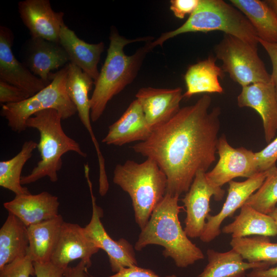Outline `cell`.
<instances>
[{"mask_svg": "<svg viewBox=\"0 0 277 277\" xmlns=\"http://www.w3.org/2000/svg\"><path fill=\"white\" fill-rule=\"evenodd\" d=\"M258 172H265L275 166L277 161V136L261 151L255 152Z\"/></svg>", "mask_w": 277, "mask_h": 277, "instance_id": "cell-33", "label": "cell"}, {"mask_svg": "<svg viewBox=\"0 0 277 277\" xmlns=\"http://www.w3.org/2000/svg\"><path fill=\"white\" fill-rule=\"evenodd\" d=\"M248 19L259 39L277 43V15L266 3L260 0H231Z\"/></svg>", "mask_w": 277, "mask_h": 277, "instance_id": "cell-26", "label": "cell"}, {"mask_svg": "<svg viewBox=\"0 0 277 277\" xmlns=\"http://www.w3.org/2000/svg\"><path fill=\"white\" fill-rule=\"evenodd\" d=\"M152 130L148 125L142 106L137 100L131 102L126 110L115 122L109 127L102 140L107 145L121 146L133 142H144Z\"/></svg>", "mask_w": 277, "mask_h": 277, "instance_id": "cell-20", "label": "cell"}, {"mask_svg": "<svg viewBox=\"0 0 277 277\" xmlns=\"http://www.w3.org/2000/svg\"><path fill=\"white\" fill-rule=\"evenodd\" d=\"M220 31L258 46L255 31L247 17L233 5L222 0H200L187 20L174 30L162 34L150 43L153 48L167 40L188 32Z\"/></svg>", "mask_w": 277, "mask_h": 277, "instance_id": "cell-6", "label": "cell"}, {"mask_svg": "<svg viewBox=\"0 0 277 277\" xmlns=\"http://www.w3.org/2000/svg\"><path fill=\"white\" fill-rule=\"evenodd\" d=\"M35 275L33 262L27 254L0 269V277H30Z\"/></svg>", "mask_w": 277, "mask_h": 277, "instance_id": "cell-32", "label": "cell"}, {"mask_svg": "<svg viewBox=\"0 0 277 277\" xmlns=\"http://www.w3.org/2000/svg\"><path fill=\"white\" fill-rule=\"evenodd\" d=\"M230 245L244 260L250 263L277 264V243L263 236L232 238Z\"/></svg>", "mask_w": 277, "mask_h": 277, "instance_id": "cell-30", "label": "cell"}, {"mask_svg": "<svg viewBox=\"0 0 277 277\" xmlns=\"http://www.w3.org/2000/svg\"><path fill=\"white\" fill-rule=\"evenodd\" d=\"M225 190L211 185L206 177V172L199 171L182 202L186 209L184 230L189 238L202 235L211 211L210 201L213 196L216 201L222 200Z\"/></svg>", "mask_w": 277, "mask_h": 277, "instance_id": "cell-10", "label": "cell"}, {"mask_svg": "<svg viewBox=\"0 0 277 277\" xmlns=\"http://www.w3.org/2000/svg\"><path fill=\"white\" fill-rule=\"evenodd\" d=\"M29 97L22 89L0 81V103L2 105L19 103Z\"/></svg>", "mask_w": 277, "mask_h": 277, "instance_id": "cell-34", "label": "cell"}, {"mask_svg": "<svg viewBox=\"0 0 277 277\" xmlns=\"http://www.w3.org/2000/svg\"><path fill=\"white\" fill-rule=\"evenodd\" d=\"M63 216H57L27 227L29 248L27 254L33 262L46 263L50 259L58 240Z\"/></svg>", "mask_w": 277, "mask_h": 277, "instance_id": "cell-23", "label": "cell"}, {"mask_svg": "<svg viewBox=\"0 0 277 277\" xmlns=\"http://www.w3.org/2000/svg\"><path fill=\"white\" fill-rule=\"evenodd\" d=\"M29 242L27 227L9 213L0 229V269L27 254Z\"/></svg>", "mask_w": 277, "mask_h": 277, "instance_id": "cell-27", "label": "cell"}, {"mask_svg": "<svg viewBox=\"0 0 277 277\" xmlns=\"http://www.w3.org/2000/svg\"><path fill=\"white\" fill-rule=\"evenodd\" d=\"M9 213L16 216L27 227L57 216L60 202L58 197L47 191L37 194L15 195L3 204Z\"/></svg>", "mask_w": 277, "mask_h": 277, "instance_id": "cell-19", "label": "cell"}, {"mask_svg": "<svg viewBox=\"0 0 277 277\" xmlns=\"http://www.w3.org/2000/svg\"><path fill=\"white\" fill-rule=\"evenodd\" d=\"M13 39L12 31L1 26L0 81L22 89L30 97L48 85L16 59L12 51Z\"/></svg>", "mask_w": 277, "mask_h": 277, "instance_id": "cell-13", "label": "cell"}, {"mask_svg": "<svg viewBox=\"0 0 277 277\" xmlns=\"http://www.w3.org/2000/svg\"><path fill=\"white\" fill-rule=\"evenodd\" d=\"M69 57L58 43L31 38L27 42L24 65L30 71L49 85L51 71L65 67Z\"/></svg>", "mask_w": 277, "mask_h": 277, "instance_id": "cell-18", "label": "cell"}, {"mask_svg": "<svg viewBox=\"0 0 277 277\" xmlns=\"http://www.w3.org/2000/svg\"><path fill=\"white\" fill-rule=\"evenodd\" d=\"M234 221L224 226L222 232L231 234L232 238L257 235H277V226L269 214L261 213L251 206L244 204Z\"/></svg>", "mask_w": 277, "mask_h": 277, "instance_id": "cell-25", "label": "cell"}, {"mask_svg": "<svg viewBox=\"0 0 277 277\" xmlns=\"http://www.w3.org/2000/svg\"><path fill=\"white\" fill-rule=\"evenodd\" d=\"M258 41L264 48L270 59L272 66L271 81L274 86L277 97V43H268L259 38Z\"/></svg>", "mask_w": 277, "mask_h": 277, "instance_id": "cell-38", "label": "cell"}, {"mask_svg": "<svg viewBox=\"0 0 277 277\" xmlns=\"http://www.w3.org/2000/svg\"><path fill=\"white\" fill-rule=\"evenodd\" d=\"M93 277V276H91ZM107 277H162L155 273L153 270L138 267L137 265L132 266L121 269L114 274ZM165 277H177L175 275H168Z\"/></svg>", "mask_w": 277, "mask_h": 277, "instance_id": "cell-36", "label": "cell"}, {"mask_svg": "<svg viewBox=\"0 0 277 277\" xmlns=\"http://www.w3.org/2000/svg\"><path fill=\"white\" fill-rule=\"evenodd\" d=\"M277 204V167L267 171V176L261 187L247 200L244 204L257 211L269 214Z\"/></svg>", "mask_w": 277, "mask_h": 277, "instance_id": "cell-31", "label": "cell"}, {"mask_svg": "<svg viewBox=\"0 0 277 277\" xmlns=\"http://www.w3.org/2000/svg\"><path fill=\"white\" fill-rule=\"evenodd\" d=\"M135 96L142 106L148 125L153 131L169 121L180 110L183 94L181 87H146L140 89Z\"/></svg>", "mask_w": 277, "mask_h": 277, "instance_id": "cell-16", "label": "cell"}, {"mask_svg": "<svg viewBox=\"0 0 277 277\" xmlns=\"http://www.w3.org/2000/svg\"><path fill=\"white\" fill-rule=\"evenodd\" d=\"M258 46L233 36L224 34L215 46L216 58L222 61L224 72L242 87L271 81V75L258 53Z\"/></svg>", "mask_w": 277, "mask_h": 277, "instance_id": "cell-8", "label": "cell"}, {"mask_svg": "<svg viewBox=\"0 0 277 277\" xmlns=\"http://www.w3.org/2000/svg\"><path fill=\"white\" fill-rule=\"evenodd\" d=\"M113 182L129 195L135 222L143 229L166 194L165 174L152 159L141 163L128 160L116 166Z\"/></svg>", "mask_w": 277, "mask_h": 277, "instance_id": "cell-5", "label": "cell"}, {"mask_svg": "<svg viewBox=\"0 0 277 277\" xmlns=\"http://www.w3.org/2000/svg\"><path fill=\"white\" fill-rule=\"evenodd\" d=\"M88 267L82 261L74 267H68L64 270V277H89Z\"/></svg>", "mask_w": 277, "mask_h": 277, "instance_id": "cell-39", "label": "cell"}, {"mask_svg": "<svg viewBox=\"0 0 277 277\" xmlns=\"http://www.w3.org/2000/svg\"><path fill=\"white\" fill-rule=\"evenodd\" d=\"M267 171L259 173L243 182L232 180L228 182L227 196L220 211L214 215L209 214L207 217L203 232L200 238L203 242L209 243L220 234L222 222L227 217L232 216L261 187Z\"/></svg>", "mask_w": 277, "mask_h": 277, "instance_id": "cell-15", "label": "cell"}, {"mask_svg": "<svg viewBox=\"0 0 277 277\" xmlns=\"http://www.w3.org/2000/svg\"><path fill=\"white\" fill-rule=\"evenodd\" d=\"M200 0H171L170 9L176 17L183 19L195 10Z\"/></svg>", "mask_w": 277, "mask_h": 277, "instance_id": "cell-35", "label": "cell"}, {"mask_svg": "<svg viewBox=\"0 0 277 277\" xmlns=\"http://www.w3.org/2000/svg\"><path fill=\"white\" fill-rule=\"evenodd\" d=\"M18 11L31 38L58 43L64 25L62 12L54 11L49 0H25L18 3Z\"/></svg>", "mask_w": 277, "mask_h": 277, "instance_id": "cell-14", "label": "cell"}, {"mask_svg": "<svg viewBox=\"0 0 277 277\" xmlns=\"http://www.w3.org/2000/svg\"><path fill=\"white\" fill-rule=\"evenodd\" d=\"M274 267L265 269H254L248 273L247 277H277V264Z\"/></svg>", "mask_w": 277, "mask_h": 277, "instance_id": "cell-40", "label": "cell"}, {"mask_svg": "<svg viewBox=\"0 0 277 277\" xmlns=\"http://www.w3.org/2000/svg\"><path fill=\"white\" fill-rule=\"evenodd\" d=\"M62 120L61 115L53 109L37 112L27 120V128L36 129L39 133L37 148L41 159L29 174L22 176V185L33 183L46 176L56 182L57 172L62 166V156L68 152L87 157L80 144L65 133Z\"/></svg>", "mask_w": 277, "mask_h": 277, "instance_id": "cell-4", "label": "cell"}, {"mask_svg": "<svg viewBox=\"0 0 277 277\" xmlns=\"http://www.w3.org/2000/svg\"><path fill=\"white\" fill-rule=\"evenodd\" d=\"M179 197L166 193L141 229L134 249L141 251L149 245L164 248L163 255L172 258L176 266L185 268L204 258L201 249L193 243L183 229L179 219L182 207Z\"/></svg>", "mask_w": 277, "mask_h": 277, "instance_id": "cell-2", "label": "cell"}, {"mask_svg": "<svg viewBox=\"0 0 277 277\" xmlns=\"http://www.w3.org/2000/svg\"><path fill=\"white\" fill-rule=\"evenodd\" d=\"M36 277H64V270L51 262L46 263L33 262Z\"/></svg>", "mask_w": 277, "mask_h": 277, "instance_id": "cell-37", "label": "cell"}, {"mask_svg": "<svg viewBox=\"0 0 277 277\" xmlns=\"http://www.w3.org/2000/svg\"><path fill=\"white\" fill-rule=\"evenodd\" d=\"M66 88L67 94L77 109L80 120L88 131H91L90 98L88 97L94 80L80 68L69 62L67 64Z\"/></svg>", "mask_w": 277, "mask_h": 277, "instance_id": "cell-28", "label": "cell"}, {"mask_svg": "<svg viewBox=\"0 0 277 277\" xmlns=\"http://www.w3.org/2000/svg\"><path fill=\"white\" fill-rule=\"evenodd\" d=\"M37 143L32 140L24 143L20 151L12 158L0 162V186L15 195L31 193L21 184V173L26 163L31 157Z\"/></svg>", "mask_w": 277, "mask_h": 277, "instance_id": "cell-29", "label": "cell"}, {"mask_svg": "<svg viewBox=\"0 0 277 277\" xmlns=\"http://www.w3.org/2000/svg\"><path fill=\"white\" fill-rule=\"evenodd\" d=\"M237 103L239 107L251 108L260 115L265 139L269 143L277 132V97L271 81L243 87Z\"/></svg>", "mask_w": 277, "mask_h": 277, "instance_id": "cell-17", "label": "cell"}, {"mask_svg": "<svg viewBox=\"0 0 277 277\" xmlns=\"http://www.w3.org/2000/svg\"><path fill=\"white\" fill-rule=\"evenodd\" d=\"M148 39L147 37L129 39L120 35L115 28H112L107 56L94 81V88L90 98V116L93 122L101 117L112 97L133 81L145 56L152 49L150 43H147L134 54L127 55L124 53V47L133 42Z\"/></svg>", "mask_w": 277, "mask_h": 277, "instance_id": "cell-3", "label": "cell"}, {"mask_svg": "<svg viewBox=\"0 0 277 277\" xmlns=\"http://www.w3.org/2000/svg\"><path fill=\"white\" fill-rule=\"evenodd\" d=\"M211 103L210 96L204 95L131 147L154 161L165 174L166 193L179 197L186 193L196 173L207 172L215 162L221 109L216 107L209 112Z\"/></svg>", "mask_w": 277, "mask_h": 277, "instance_id": "cell-1", "label": "cell"}, {"mask_svg": "<svg viewBox=\"0 0 277 277\" xmlns=\"http://www.w3.org/2000/svg\"><path fill=\"white\" fill-rule=\"evenodd\" d=\"M67 76L66 65L57 72H51L50 84L34 95L19 103L3 105L1 115L7 120L11 129L18 133L25 131L27 120L46 109L57 110L62 120L74 115L77 109L67 93Z\"/></svg>", "mask_w": 277, "mask_h": 277, "instance_id": "cell-7", "label": "cell"}, {"mask_svg": "<svg viewBox=\"0 0 277 277\" xmlns=\"http://www.w3.org/2000/svg\"><path fill=\"white\" fill-rule=\"evenodd\" d=\"M59 43L67 52L70 62L80 68L95 81L100 72L97 65L104 44H89L81 39L65 24L61 29Z\"/></svg>", "mask_w": 277, "mask_h": 277, "instance_id": "cell-21", "label": "cell"}, {"mask_svg": "<svg viewBox=\"0 0 277 277\" xmlns=\"http://www.w3.org/2000/svg\"><path fill=\"white\" fill-rule=\"evenodd\" d=\"M266 2L277 15V0H268Z\"/></svg>", "mask_w": 277, "mask_h": 277, "instance_id": "cell-41", "label": "cell"}, {"mask_svg": "<svg viewBox=\"0 0 277 277\" xmlns=\"http://www.w3.org/2000/svg\"><path fill=\"white\" fill-rule=\"evenodd\" d=\"M91 197L92 214L90 222L85 230L92 241L108 256L112 271L116 273L121 269L137 265L133 246L126 239L113 240L107 233L101 221L103 211L96 203L92 191V185L89 177V170L85 171Z\"/></svg>", "mask_w": 277, "mask_h": 277, "instance_id": "cell-9", "label": "cell"}, {"mask_svg": "<svg viewBox=\"0 0 277 277\" xmlns=\"http://www.w3.org/2000/svg\"><path fill=\"white\" fill-rule=\"evenodd\" d=\"M207 255L208 264L199 277H244L248 270L265 269L272 266L264 262H245L233 249L225 252L209 249Z\"/></svg>", "mask_w": 277, "mask_h": 277, "instance_id": "cell-22", "label": "cell"}, {"mask_svg": "<svg viewBox=\"0 0 277 277\" xmlns=\"http://www.w3.org/2000/svg\"><path fill=\"white\" fill-rule=\"evenodd\" d=\"M215 62L216 57L210 55L188 67L184 75L187 90L183 97L190 98L194 94L203 93L223 92L219 78L224 76V72Z\"/></svg>", "mask_w": 277, "mask_h": 277, "instance_id": "cell-24", "label": "cell"}, {"mask_svg": "<svg viewBox=\"0 0 277 277\" xmlns=\"http://www.w3.org/2000/svg\"><path fill=\"white\" fill-rule=\"evenodd\" d=\"M217 152L219 155L217 163L210 171L206 172L208 183L213 187L222 188L235 177L248 179L259 173L255 152L243 147H232L224 134L219 138Z\"/></svg>", "mask_w": 277, "mask_h": 277, "instance_id": "cell-11", "label": "cell"}, {"mask_svg": "<svg viewBox=\"0 0 277 277\" xmlns=\"http://www.w3.org/2000/svg\"><path fill=\"white\" fill-rule=\"evenodd\" d=\"M269 215L272 217L277 226V207Z\"/></svg>", "mask_w": 277, "mask_h": 277, "instance_id": "cell-42", "label": "cell"}, {"mask_svg": "<svg viewBox=\"0 0 277 277\" xmlns=\"http://www.w3.org/2000/svg\"><path fill=\"white\" fill-rule=\"evenodd\" d=\"M100 249L87 234L84 228L64 221L50 262L65 270L72 261L81 259L89 268L91 258Z\"/></svg>", "mask_w": 277, "mask_h": 277, "instance_id": "cell-12", "label": "cell"}]
</instances>
